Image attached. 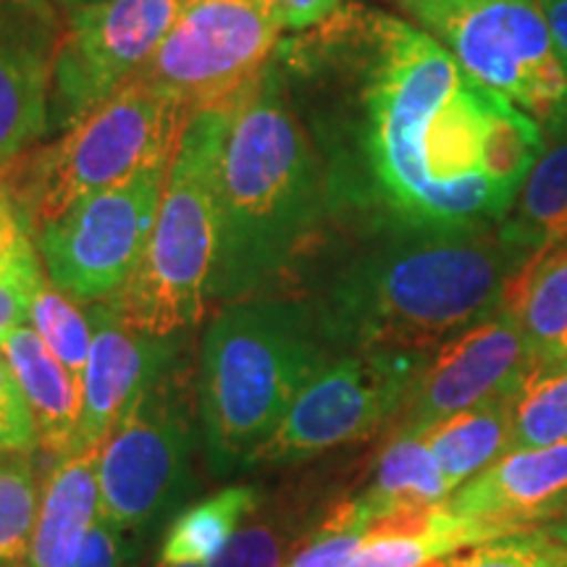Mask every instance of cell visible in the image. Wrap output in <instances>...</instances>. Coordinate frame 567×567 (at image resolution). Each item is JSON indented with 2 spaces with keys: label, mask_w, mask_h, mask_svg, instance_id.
<instances>
[{
  "label": "cell",
  "mask_w": 567,
  "mask_h": 567,
  "mask_svg": "<svg viewBox=\"0 0 567 567\" xmlns=\"http://www.w3.org/2000/svg\"><path fill=\"white\" fill-rule=\"evenodd\" d=\"M195 425L179 379L168 371L113 431L97 460L101 517L124 534H145L189 486Z\"/></svg>",
  "instance_id": "11"
},
{
  "label": "cell",
  "mask_w": 567,
  "mask_h": 567,
  "mask_svg": "<svg viewBox=\"0 0 567 567\" xmlns=\"http://www.w3.org/2000/svg\"><path fill=\"white\" fill-rule=\"evenodd\" d=\"M509 534L515 530L463 517L446 505L402 509L373 523L347 567H429L455 551Z\"/></svg>",
  "instance_id": "16"
},
{
  "label": "cell",
  "mask_w": 567,
  "mask_h": 567,
  "mask_svg": "<svg viewBox=\"0 0 567 567\" xmlns=\"http://www.w3.org/2000/svg\"><path fill=\"white\" fill-rule=\"evenodd\" d=\"M97 460L101 450H84L48 471L27 559L32 567H69L80 555L101 515Z\"/></svg>",
  "instance_id": "18"
},
{
  "label": "cell",
  "mask_w": 567,
  "mask_h": 567,
  "mask_svg": "<svg viewBox=\"0 0 567 567\" xmlns=\"http://www.w3.org/2000/svg\"><path fill=\"white\" fill-rule=\"evenodd\" d=\"M279 32L274 0H187L137 80L193 116L221 109L258 80Z\"/></svg>",
  "instance_id": "9"
},
{
  "label": "cell",
  "mask_w": 567,
  "mask_h": 567,
  "mask_svg": "<svg viewBox=\"0 0 567 567\" xmlns=\"http://www.w3.org/2000/svg\"><path fill=\"white\" fill-rule=\"evenodd\" d=\"M189 118L182 103L134 76L42 151L24 182L9 176L32 229L84 197L118 187L151 163L172 158Z\"/></svg>",
  "instance_id": "6"
},
{
  "label": "cell",
  "mask_w": 567,
  "mask_h": 567,
  "mask_svg": "<svg viewBox=\"0 0 567 567\" xmlns=\"http://www.w3.org/2000/svg\"><path fill=\"white\" fill-rule=\"evenodd\" d=\"M40 252L34 250L32 239L19 247L17 252L0 264V344L13 331L30 321V308L34 292L45 281Z\"/></svg>",
  "instance_id": "31"
},
{
  "label": "cell",
  "mask_w": 567,
  "mask_h": 567,
  "mask_svg": "<svg viewBox=\"0 0 567 567\" xmlns=\"http://www.w3.org/2000/svg\"><path fill=\"white\" fill-rule=\"evenodd\" d=\"M429 358L431 352L358 350L326 360L295 396L255 465H297L373 436L408 408Z\"/></svg>",
  "instance_id": "8"
},
{
  "label": "cell",
  "mask_w": 567,
  "mask_h": 567,
  "mask_svg": "<svg viewBox=\"0 0 567 567\" xmlns=\"http://www.w3.org/2000/svg\"><path fill=\"white\" fill-rule=\"evenodd\" d=\"M172 158L142 168L118 187L74 203L66 213L38 229V252L45 276L76 302L109 300L137 268Z\"/></svg>",
  "instance_id": "10"
},
{
  "label": "cell",
  "mask_w": 567,
  "mask_h": 567,
  "mask_svg": "<svg viewBox=\"0 0 567 567\" xmlns=\"http://www.w3.org/2000/svg\"><path fill=\"white\" fill-rule=\"evenodd\" d=\"M218 245L208 300H252L292 268L323 208V182L276 69L229 103L216 176Z\"/></svg>",
  "instance_id": "3"
},
{
  "label": "cell",
  "mask_w": 567,
  "mask_h": 567,
  "mask_svg": "<svg viewBox=\"0 0 567 567\" xmlns=\"http://www.w3.org/2000/svg\"><path fill=\"white\" fill-rule=\"evenodd\" d=\"M530 350L507 310L488 316L431 352L396 431H423L496 394H513Z\"/></svg>",
  "instance_id": "13"
},
{
  "label": "cell",
  "mask_w": 567,
  "mask_h": 567,
  "mask_svg": "<svg viewBox=\"0 0 567 567\" xmlns=\"http://www.w3.org/2000/svg\"><path fill=\"white\" fill-rule=\"evenodd\" d=\"M40 450L38 429L27 408L24 394L13 379L9 363L0 354V452L34 455Z\"/></svg>",
  "instance_id": "32"
},
{
  "label": "cell",
  "mask_w": 567,
  "mask_h": 567,
  "mask_svg": "<svg viewBox=\"0 0 567 567\" xmlns=\"http://www.w3.org/2000/svg\"><path fill=\"white\" fill-rule=\"evenodd\" d=\"M229 105L195 113L184 126L158 216L137 268L109 297L134 331L174 339L205 313L218 245L216 176Z\"/></svg>",
  "instance_id": "5"
},
{
  "label": "cell",
  "mask_w": 567,
  "mask_h": 567,
  "mask_svg": "<svg viewBox=\"0 0 567 567\" xmlns=\"http://www.w3.org/2000/svg\"><path fill=\"white\" fill-rule=\"evenodd\" d=\"M153 567H205V565H161V563H155Z\"/></svg>",
  "instance_id": "40"
},
{
  "label": "cell",
  "mask_w": 567,
  "mask_h": 567,
  "mask_svg": "<svg viewBox=\"0 0 567 567\" xmlns=\"http://www.w3.org/2000/svg\"><path fill=\"white\" fill-rule=\"evenodd\" d=\"M132 555L134 547L130 534L97 517L87 542H84L80 555L69 567H126L132 563Z\"/></svg>",
  "instance_id": "33"
},
{
  "label": "cell",
  "mask_w": 567,
  "mask_h": 567,
  "mask_svg": "<svg viewBox=\"0 0 567 567\" xmlns=\"http://www.w3.org/2000/svg\"><path fill=\"white\" fill-rule=\"evenodd\" d=\"M429 567H567V544L551 530L528 528L455 551Z\"/></svg>",
  "instance_id": "30"
},
{
  "label": "cell",
  "mask_w": 567,
  "mask_h": 567,
  "mask_svg": "<svg viewBox=\"0 0 567 567\" xmlns=\"http://www.w3.org/2000/svg\"><path fill=\"white\" fill-rule=\"evenodd\" d=\"M66 6H76V9H87V6H97L105 3V0H63Z\"/></svg>",
  "instance_id": "38"
},
{
  "label": "cell",
  "mask_w": 567,
  "mask_h": 567,
  "mask_svg": "<svg viewBox=\"0 0 567 567\" xmlns=\"http://www.w3.org/2000/svg\"><path fill=\"white\" fill-rule=\"evenodd\" d=\"M551 534H555L563 544H567V520H565V523H559V526L551 528Z\"/></svg>",
  "instance_id": "39"
},
{
  "label": "cell",
  "mask_w": 567,
  "mask_h": 567,
  "mask_svg": "<svg viewBox=\"0 0 567 567\" xmlns=\"http://www.w3.org/2000/svg\"><path fill=\"white\" fill-rule=\"evenodd\" d=\"M502 310L520 321L530 358H567V245L534 255L507 284Z\"/></svg>",
  "instance_id": "22"
},
{
  "label": "cell",
  "mask_w": 567,
  "mask_h": 567,
  "mask_svg": "<svg viewBox=\"0 0 567 567\" xmlns=\"http://www.w3.org/2000/svg\"><path fill=\"white\" fill-rule=\"evenodd\" d=\"M473 80L544 130L567 116V69L536 0H396Z\"/></svg>",
  "instance_id": "7"
},
{
  "label": "cell",
  "mask_w": 567,
  "mask_h": 567,
  "mask_svg": "<svg viewBox=\"0 0 567 567\" xmlns=\"http://www.w3.org/2000/svg\"><path fill=\"white\" fill-rule=\"evenodd\" d=\"M90 358L82 373V417L76 452L103 450L113 431L134 413L142 396L172 371L174 339L134 331L109 300L90 302Z\"/></svg>",
  "instance_id": "14"
},
{
  "label": "cell",
  "mask_w": 567,
  "mask_h": 567,
  "mask_svg": "<svg viewBox=\"0 0 567 567\" xmlns=\"http://www.w3.org/2000/svg\"><path fill=\"white\" fill-rule=\"evenodd\" d=\"M0 21L11 27L40 32L45 24V3L42 0H0Z\"/></svg>",
  "instance_id": "36"
},
{
  "label": "cell",
  "mask_w": 567,
  "mask_h": 567,
  "mask_svg": "<svg viewBox=\"0 0 567 567\" xmlns=\"http://www.w3.org/2000/svg\"><path fill=\"white\" fill-rule=\"evenodd\" d=\"M34 455L0 452V567L30 559L42 484Z\"/></svg>",
  "instance_id": "27"
},
{
  "label": "cell",
  "mask_w": 567,
  "mask_h": 567,
  "mask_svg": "<svg viewBox=\"0 0 567 567\" xmlns=\"http://www.w3.org/2000/svg\"><path fill=\"white\" fill-rule=\"evenodd\" d=\"M337 6L339 0H274L281 30H308L329 17Z\"/></svg>",
  "instance_id": "35"
},
{
  "label": "cell",
  "mask_w": 567,
  "mask_h": 567,
  "mask_svg": "<svg viewBox=\"0 0 567 567\" xmlns=\"http://www.w3.org/2000/svg\"><path fill=\"white\" fill-rule=\"evenodd\" d=\"M567 442V358H530L513 392V446Z\"/></svg>",
  "instance_id": "25"
},
{
  "label": "cell",
  "mask_w": 567,
  "mask_h": 567,
  "mask_svg": "<svg viewBox=\"0 0 567 567\" xmlns=\"http://www.w3.org/2000/svg\"><path fill=\"white\" fill-rule=\"evenodd\" d=\"M452 513L528 530L567 509V442L509 450L444 502Z\"/></svg>",
  "instance_id": "15"
},
{
  "label": "cell",
  "mask_w": 567,
  "mask_h": 567,
  "mask_svg": "<svg viewBox=\"0 0 567 567\" xmlns=\"http://www.w3.org/2000/svg\"><path fill=\"white\" fill-rule=\"evenodd\" d=\"M536 3L542 6L544 19H547L549 32L567 69V0H536Z\"/></svg>",
  "instance_id": "37"
},
{
  "label": "cell",
  "mask_w": 567,
  "mask_h": 567,
  "mask_svg": "<svg viewBox=\"0 0 567 567\" xmlns=\"http://www.w3.org/2000/svg\"><path fill=\"white\" fill-rule=\"evenodd\" d=\"M547 134L549 145L542 147L515 208L502 218L509 243L534 255L567 245V116Z\"/></svg>",
  "instance_id": "21"
},
{
  "label": "cell",
  "mask_w": 567,
  "mask_h": 567,
  "mask_svg": "<svg viewBox=\"0 0 567 567\" xmlns=\"http://www.w3.org/2000/svg\"><path fill=\"white\" fill-rule=\"evenodd\" d=\"M40 32L0 21V174L38 142L48 126L51 63Z\"/></svg>",
  "instance_id": "19"
},
{
  "label": "cell",
  "mask_w": 567,
  "mask_h": 567,
  "mask_svg": "<svg viewBox=\"0 0 567 567\" xmlns=\"http://www.w3.org/2000/svg\"><path fill=\"white\" fill-rule=\"evenodd\" d=\"M30 321L42 342L48 344V350L66 365V371L74 375V379L82 381L92 344L87 310H80L76 300H71L66 292H61V289L45 276V281H42L38 292H34Z\"/></svg>",
  "instance_id": "28"
},
{
  "label": "cell",
  "mask_w": 567,
  "mask_h": 567,
  "mask_svg": "<svg viewBox=\"0 0 567 567\" xmlns=\"http://www.w3.org/2000/svg\"><path fill=\"white\" fill-rule=\"evenodd\" d=\"M365 27V151L389 208L413 224L502 221L513 205L484 168L496 90L408 21L368 13Z\"/></svg>",
  "instance_id": "1"
},
{
  "label": "cell",
  "mask_w": 567,
  "mask_h": 567,
  "mask_svg": "<svg viewBox=\"0 0 567 567\" xmlns=\"http://www.w3.org/2000/svg\"><path fill=\"white\" fill-rule=\"evenodd\" d=\"M538 255V252H536ZM534 252L496 224L396 218L329 281L313 305L329 347L434 352L499 313L507 284Z\"/></svg>",
  "instance_id": "2"
},
{
  "label": "cell",
  "mask_w": 567,
  "mask_h": 567,
  "mask_svg": "<svg viewBox=\"0 0 567 567\" xmlns=\"http://www.w3.org/2000/svg\"><path fill=\"white\" fill-rule=\"evenodd\" d=\"M313 305L252 300L226 305L205 334L197 408L216 476L255 465L258 452L326 363Z\"/></svg>",
  "instance_id": "4"
},
{
  "label": "cell",
  "mask_w": 567,
  "mask_h": 567,
  "mask_svg": "<svg viewBox=\"0 0 567 567\" xmlns=\"http://www.w3.org/2000/svg\"><path fill=\"white\" fill-rule=\"evenodd\" d=\"M266 505V502H264ZM239 526L237 534L208 567H287L302 538L310 534L297 505H268Z\"/></svg>",
  "instance_id": "26"
},
{
  "label": "cell",
  "mask_w": 567,
  "mask_h": 567,
  "mask_svg": "<svg viewBox=\"0 0 567 567\" xmlns=\"http://www.w3.org/2000/svg\"><path fill=\"white\" fill-rule=\"evenodd\" d=\"M187 0H105L71 13L51 63L63 126L76 124L153 59Z\"/></svg>",
  "instance_id": "12"
},
{
  "label": "cell",
  "mask_w": 567,
  "mask_h": 567,
  "mask_svg": "<svg viewBox=\"0 0 567 567\" xmlns=\"http://www.w3.org/2000/svg\"><path fill=\"white\" fill-rule=\"evenodd\" d=\"M30 213L13 193L9 172L0 174V264L32 239Z\"/></svg>",
  "instance_id": "34"
},
{
  "label": "cell",
  "mask_w": 567,
  "mask_h": 567,
  "mask_svg": "<svg viewBox=\"0 0 567 567\" xmlns=\"http://www.w3.org/2000/svg\"><path fill=\"white\" fill-rule=\"evenodd\" d=\"M375 520L379 517L360 494L337 502L302 538L287 567H347Z\"/></svg>",
  "instance_id": "29"
},
{
  "label": "cell",
  "mask_w": 567,
  "mask_h": 567,
  "mask_svg": "<svg viewBox=\"0 0 567 567\" xmlns=\"http://www.w3.org/2000/svg\"><path fill=\"white\" fill-rule=\"evenodd\" d=\"M450 494L452 488L446 486L421 431H396L379 455L373 484L360 496L381 520L402 509L444 505Z\"/></svg>",
  "instance_id": "24"
},
{
  "label": "cell",
  "mask_w": 567,
  "mask_h": 567,
  "mask_svg": "<svg viewBox=\"0 0 567 567\" xmlns=\"http://www.w3.org/2000/svg\"><path fill=\"white\" fill-rule=\"evenodd\" d=\"M446 486L455 492L467 478L507 455L513 446V394H496L421 431Z\"/></svg>",
  "instance_id": "20"
},
{
  "label": "cell",
  "mask_w": 567,
  "mask_h": 567,
  "mask_svg": "<svg viewBox=\"0 0 567 567\" xmlns=\"http://www.w3.org/2000/svg\"><path fill=\"white\" fill-rule=\"evenodd\" d=\"M0 354L24 394L38 429L40 450L53 463L74 455L82 417V381L66 371V365L30 326L13 331L0 344Z\"/></svg>",
  "instance_id": "17"
},
{
  "label": "cell",
  "mask_w": 567,
  "mask_h": 567,
  "mask_svg": "<svg viewBox=\"0 0 567 567\" xmlns=\"http://www.w3.org/2000/svg\"><path fill=\"white\" fill-rule=\"evenodd\" d=\"M264 502L266 496L258 486H229L182 509L161 536L158 563L208 567Z\"/></svg>",
  "instance_id": "23"
},
{
  "label": "cell",
  "mask_w": 567,
  "mask_h": 567,
  "mask_svg": "<svg viewBox=\"0 0 567 567\" xmlns=\"http://www.w3.org/2000/svg\"><path fill=\"white\" fill-rule=\"evenodd\" d=\"M13 567H32L30 563H19V565H13Z\"/></svg>",
  "instance_id": "41"
}]
</instances>
